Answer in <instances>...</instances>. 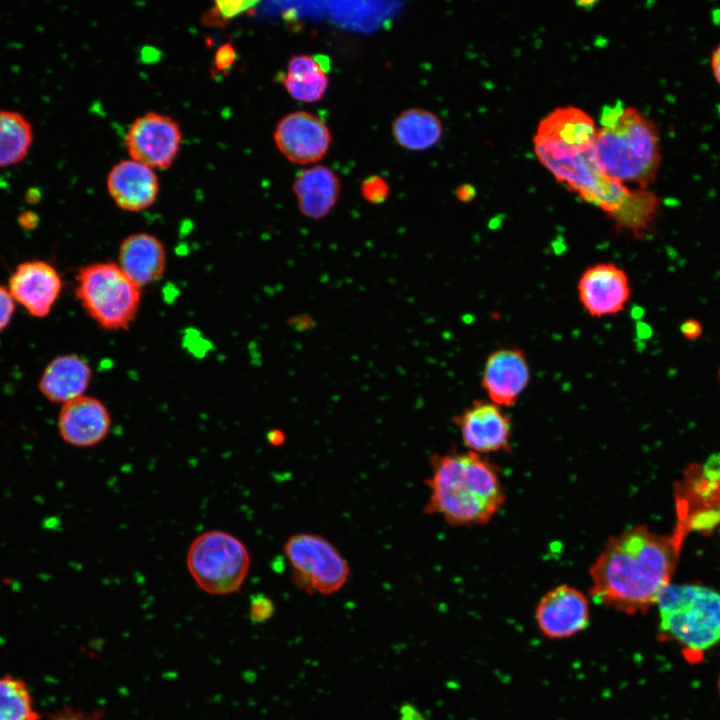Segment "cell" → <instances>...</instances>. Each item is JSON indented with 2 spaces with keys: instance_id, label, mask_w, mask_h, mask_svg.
<instances>
[{
  "instance_id": "6da1fadb",
  "label": "cell",
  "mask_w": 720,
  "mask_h": 720,
  "mask_svg": "<svg viewBox=\"0 0 720 720\" xmlns=\"http://www.w3.org/2000/svg\"><path fill=\"white\" fill-rule=\"evenodd\" d=\"M681 544L642 525L609 537L589 568L590 594L618 612L646 613L670 584Z\"/></svg>"
},
{
  "instance_id": "7a4b0ae2",
  "label": "cell",
  "mask_w": 720,
  "mask_h": 720,
  "mask_svg": "<svg viewBox=\"0 0 720 720\" xmlns=\"http://www.w3.org/2000/svg\"><path fill=\"white\" fill-rule=\"evenodd\" d=\"M424 511L454 526L489 522L505 503L500 472L488 457L472 452L433 455Z\"/></svg>"
},
{
  "instance_id": "3957f363",
  "label": "cell",
  "mask_w": 720,
  "mask_h": 720,
  "mask_svg": "<svg viewBox=\"0 0 720 720\" xmlns=\"http://www.w3.org/2000/svg\"><path fill=\"white\" fill-rule=\"evenodd\" d=\"M594 149L608 178L648 188L661 164V146L654 122L634 107L607 106L601 116Z\"/></svg>"
},
{
  "instance_id": "277c9868",
  "label": "cell",
  "mask_w": 720,
  "mask_h": 720,
  "mask_svg": "<svg viewBox=\"0 0 720 720\" xmlns=\"http://www.w3.org/2000/svg\"><path fill=\"white\" fill-rule=\"evenodd\" d=\"M661 632L687 649L720 642V592L698 584H669L657 604Z\"/></svg>"
},
{
  "instance_id": "5b68a950",
  "label": "cell",
  "mask_w": 720,
  "mask_h": 720,
  "mask_svg": "<svg viewBox=\"0 0 720 720\" xmlns=\"http://www.w3.org/2000/svg\"><path fill=\"white\" fill-rule=\"evenodd\" d=\"M75 295L81 307L101 328H130L141 305L142 288L116 262H94L76 274Z\"/></svg>"
},
{
  "instance_id": "8992f818",
  "label": "cell",
  "mask_w": 720,
  "mask_h": 720,
  "mask_svg": "<svg viewBox=\"0 0 720 720\" xmlns=\"http://www.w3.org/2000/svg\"><path fill=\"white\" fill-rule=\"evenodd\" d=\"M533 143L541 164L558 183L576 193L584 202L599 208L607 216L624 203L631 189L601 172L594 147L577 150Z\"/></svg>"
},
{
  "instance_id": "52a82bcc",
  "label": "cell",
  "mask_w": 720,
  "mask_h": 720,
  "mask_svg": "<svg viewBox=\"0 0 720 720\" xmlns=\"http://www.w3.org/2000/svg\"><path fill=\"white\" fill-rule=\"evenodd\" d=\"M251 558L246 545L233 534L209 530L196 536L186 553V566L206 593L228 595L243 585Z\"/></svg>"
},
{
  "instance_id": "ba28073f",
  "label": "cell",
  "mask_w": 720,
  "mask_h": 720,
  "mask_svg": "<svg viewBox=\"0 0 720 720\" xmlns=\"http://www.w3.org/2000/svg\"><path fill=\"white\" fill-rule=\"evenodd\" d=\"M283 552L295 585L307 592L330 595L339 591L349 579L347 560L321 535L293 534L285 541Z\"/></svg>"
},
{
  "instance_id": "9c48e42d",
  "label": "cell",
  "mask_w": 720,
  "mask_h": 720,
  "mask_svg": "<svg viewBox=\"0 0 720 720\" xmlns=\"http://www.w3.org/2000/svg\"><path fill=\"white\" fill-rule=\"evenodd\" d=\"M701 472L690 471L676 494L679 523L673 534L682 542L689 530L720 523V456L709 458Z\"/></svg>"
},
{
  "instance_id": "30bf717a",
  "label": "cell",
  "mask_w": 720,
  "mask_h": 720,
  "mask_svg": "<svg viewBox=\"0 0 720 720\" xmlns=\"http://www.w3.org/2000/svg\"><path fill=\"white\" fill-rule=\"evenodd\" d=\"M182 144V131L172 117L150 111L129 126L125 145L131 159L152 169H167L175 161Z\"/></svg>"
},
{
  "instance_id": "8fae6325",
  "label": "cell",
  "mask_w": 720,
  "mask_h": 720,
  "mask_svg": "<svg viewBox=\"0 0 720 720\" xmlns=\"http://www.w3.org/2000/svg\"><path fill=\"white\" fill-rule=\"evenodd\" d=\"M576 289L581 306L594 318L618 315L631 298L627 272L610 261L588 266L580 274Z\"/></svg>"
},
{
  "instance_id": "7c38bea8",
  "label": "cell",
  "mask_w": 720,
  "mask_h": 720,
  "mask_svg": "<svg viewBox=\"0 0 720 720\" xmlns=\"http://www.w3.org/2000/svg\"><path fill=\"white\" fill-rule=\"evenodd\" d=\"M273 139L286 159L300 165L324 158L332 143L326 123L307 111H294L283 116L275 127Z\"/></svg>"
},
{
  "instance_id": "4fadbf2b",
  "label": "cell",
  "mask_w": 720,
  "mask_h": 720,
  "mask_svg": "<svg viewBox=\"0 0 720 720\" xmlns=\"http://www.w3.org/2000/svg\"><path fill=\"white\" fill-rule=\"evenodd\" d=\"M453 420L469 451L485 455L510 450V418L490 400L475 399Z\"/></svg>"
},
{
  "instance_id": "5bb4252c",
  "label": "cell",
  "mask_w": 720,
  "mask_h": 720,
  "mask_svg": "<svg viewBox=\"0 0 720 720\" xmlns=\"http://www.w3.org/2000/svg\"><path fill=\"white\" fill-rule=\"evenodd\" d=\"M541 633L550 639H566L589 624L590 607L586 595L569 585H558L540 599L535 610Z\"/></svg>"
},
{
  "instance_id": "9a60e30c",
  "label": "cell",
  "mask_w": 720,
  "mask_h": 720,
  "mask_svg": "<svg viewBox=\"0 0 720 720\" xmlns=\"http://www.w3.org/2000/svg\"><path fill=\"white\" fill-rule=\"evenodd\" d=\"M63 283L58 270L44 260L18 264L9 277L8 290L30 315L44 318L60 297Z\"/></svg>"
},
{
  "instance_id": "2e32d148",
  "label": "cell",
  "mask_w": 720,
  "mask_h": 720,
  "mask_svg": "<svg viewBox=\"0 0 720 720\" xmlns=\"http://www.w3.org/2000/svg\"><path fill=\"white\" fill-rule=\"evenodd\" d=\"M531 370L523 350L502 347L491 352L484 364L481 386L488 400L500 407L515 405L528 387Z\"/></svg>"
},
{
  "instance_id": "e0dca14e",
  "label": "cell",
  "mask_w": 720,
  "mask_h": 720,
  "mask_svg": "<svg viewBox=\"0 0 720 720\" xmlns=\"http://www.w3.org/2000/svg\"><path fill=\"white\" fill-rule=\"evenodd\" d=\"M57 427L68 444L88 448L101 443L111 427V414L98 398L83 395L62 405Z\"/></svg>"
},
{
  "instance_id": "ac0fdd59",
  "label": "cell",
  "mask_w": 720,
  "mask_h": 720,
  "mask_svg": "<svg viewBox=\"0 0 720 720\" xmlns=\"http://www.w3.org/2000/svg\"><path fill=\"white\" fill-rule=\"evenodd\" d=\"M106 186L120 209L134 213L151 207L159 194L155 170L133 159L116 163L107 175Z\"/></svg>"
},
{
  "instance_id": "d6986e66",
  "label": "cell",
  "mask_w": 720,
  "mask_h": 720,
  "mask_svg": "<svg viewBox=\"0 0 720 720\" xmlns=\"http://www.w3.org/2000/svg\"><path fill=\"white\" fill-rule=\"evenodd\" d=\"M117 256L118 266L141 288L159 280L167 266L164 244L147 232L126 236L119 245Z\"/></svg>"
},
{
  "instance_id": "ffe728a7",
  "label": "cell",
  "mask_w": 720,
  "mask_h": 720,
  "mask_svg": "<svg viewBox=\"0 0 720 720\" xmlns=\"http://www.w3.org/2000/svg\"><path fill=\"white\" fill-rule=\"evenodd\" d=\"M597 131L594 120L582 109L574 106L559 107L541 120L533 141L558 148L582 150L594 147Z\"/></svg>"
},
{
  "instance_id": "44dd1931",
  "label": "cell",
  "mask_w": 720,
  "mask_h": 720,
  "mask_svg": "<svg viewBox=\"0 0 720 720\" xmlns=\"http://www.w3.org/2000/svg\"><path fill=\"white\" fill-rule=\"evenodd\" d=\"M92 379L89 363L77 354H61L44 368L38 387L41 394L53 403L62 405L85 395Z\"/></svg>"
},
{
  "instance_id": "7402d4cb",
  "label": "cell",
  "mask_w": 720,
  "mask_h": 720,
  "mask_svg": "<svg viewBox=\"0 0 720 720\" xmlns=\"http://www.w3.org/2000/svg\"><path fill=\"white\" fill-rule=\"evenodd\" d=\"M292 189L300 212L307 218L319 220L336 205L341 183L333 170L315 165L297 173Z\"/></svg>"
},
{
  "instance_id": "603a6c76",
  "label": "cell",
  "mask_w": 720,
  "mask_h": 720,
  "mask_svg": "<svg viewBox=\"0 0 720 720\" xmlns=\"http://www.w3.org/2000/svg\"><path fill=\"white\" fill-rule=\"evenodd\" d=\"M394 140L402 148L423 151L435 146L442 138L443 124L433 112L410 108L400 113L392 123Z\"/></svg>"
},
{
  "instance_id": "cb8c5ba5",
  "label": "cell",
  "mask_w": 720,
  "mask_h": 720,
  "mask_svg": "<svg viewBox=\"0 0 720 720\" xmlns=\"http://www.w3.org/2000/svg\"><path fill=\"white\" fill-rule=\"evenodd\" d=\"M660 200L648 188L631 189L624 203L608 218L617 232L644 238L655 224Z\"/></svg>"
},
{
  "instance_id": "d4e9b609",
  "label": "cell",
  "mask_w": 720,
  "mask_h": 720,
  "mask_svg": "<svg viewBox=\"0 0 720 720\" xmlns=\"http://www.w3.org/2000/svg\"><path fill=\"white\" fill-rule=\"evenodd\" d=\"M34 141L30 121L18 111L0 109V168L22 162Z\"/></svg>"
},
{
  "instance_id": "484cf974",
  "label": "cell",
  "mask_w": 720,
  "mask_h": 720,
  "mask_svg": "<svg viewBox=\"0 0 720 720\" xmlns=\"http://www.w3.org/2000/svg\"><path fill=\"white\" fill-rule=\"evenodd\" d=\"M26 682L16 676H0V720H41Z\"/></svg>"
},
{
  "instance_id": "4316f807",
  "label": "cell",
  "mask_w": 720,
  "mask_h": 720,
  "mask_svg": "<svg viewBox=\"0 0 720 720\" xmlns=\"http://www.w3.org/2000/svg\"><path fill=\"white\" fill-rule=\"evenodd\" d=\"M281 81L292 98L306 103L321 100L329 86L327 72L322 69L298 75L285 74Z\"/></svg>"
},
{
  "instance_id": "83f0119b",
  "label": "cell",
  "mask_w": 720,
  "mask_h": 720,
  "mask_svg": "<svg viewBox=\"0 0 720 720\" xmlns=\"http://www.w3.org/2000/svg\"><path fill=\"white\" fill-rule=\"evenodd\" d=\"M360 190L363 198L372 204L383 203L390 192V188L386 180L378 175L366 178L361 183Z\"/></svg>"
},
{
  "instance_id": "f1b7e54d",
  "label": "cell",
  "mask_w": 720,
  "mask_h": 720,
  "mask_svg": "<svg viewBox=\"0 0 720 720\" xmlns=\"http://www.w3.org/2000/svg\"><path fill=\"white\" fill-rule=\"evenodd\" d=\"M103 716L104 714L101 710L87 711L80 708L64 706L41 720H102Z\"/></svg>"
},
{
  "instance_id": "f546056e",
  "label": "cell",
  "mask_w": 720,
  "mask_h": 720,
  "mask_svg": "<svg viewBox=\"0 0 720 720\" xmlns=\"http://www.w3.org/2000/svg\"><path fill=\"white\" fill-rule=\"evenodd\" d=\"M274 612L273 602L264 595L255 596L250 604V616L255 622L268 620Z\"/></svg>"
},
{
  "instance_id": "4dcf8cb0",
  "label": "cell",
  "mask_w": 720,
  "mask_h": 720,
  "mask_svg": "<svg viewBox=\"0 0 720 720\" xmlns=\"http://www.w3.org/2000/svg\"><path fill=\"white\" fill-rule=\"evenodd\" d=\"M15 312V301L7 287L0 285V332L8 327Z\"/></svg>"
},
{
  "instance_id": "1f68e13d",
  "label": "cell",
  "mask_w": 720,
  "mask_h": 720,
  "mask_svg": "<svg viewBox=\"0 0 720 720\" xmlns=\"http://www.w3.org/2000/svg\"><path fill=\"white\" fill-rule=\"evenodd\" d=\"M681 334L688 340L699 338L703 332L702 325L695 319H687L680 326Z\"/></svg>"
},
{
  "instance_id": "d6a6232c",
  "label": "cell",
  "mask_w": 720,
  "mask_h": 720,
  "mask_svg": "<svg viewBox=\"0 0 720 720\" xmlns=\"http://www.w3.org/2000/svg\"><path fill=\"white\" fill-rule=\"evenodd\" d=\"M234 52L231 47H222L217 54V65L221 68H226L233 62Z\"/></svg>"
},
{
  "instance_id": "836d02e7",
  "label": "cell",
  "mask_w": 720,
  "mask_h": 720,
  "mask_svg": "<svg viewBox=\"0 0 720 720\" xmlns=\"http://www.w3.org/2000/svg\"><path fill=\"white\" fill-rule=\"evenodd\" d=\"M711 70L714 79L720 85V43L714 48L711 54Z\"/></svg>"
},
{
  "instance_id": "e575fe53",
  "label": "cell",
  "mask_w": 720,
  "mask_h": 720,
  "mask_svg": "<svg viewBox=\"0 0 720 720\" xmlns=\"http://www.w3.org/2000/svg\"><path fill=\"white\" fill-rule=\"evenodd\" d=\"M401 720H424V718L414 706L408 704L401 708Z\"/></svg>"
},
{
  "instance_id": "d590c367",
  "label": "cell",
  "mask_w": 720,
  "mask_h": 720,
  "mask_svg": "<svg viewBox=\"0 0 720 720\" xmlns=\"http://www.w3.org/2000/svg\"><path fill=\"white\" fill-rule=\"evenodd\" d=\"M456 196L460 201H471L475 196V189L473 186L468 184L461 185L456 191Z\"/></svg>"
},
{
  "instance_id": "8d00e7d4",
  "label": "cell",
  "mask_w": 720,
  "mask_h": 720,
  "mask_svg": "<svg viewBox=\"0 0 720 720\" xmlns=\"http://www.w3.org/2000/svg\"><path fill=\"white\" fill-rule=\"evenodd\" d=\"M38 221V217L33 212H24L19 217V223L20 225L25 229H31L33 228Z\"/></svg>"
},
{
  "instance_id": "74e56055",
  "label": "cell",
  "mask_w": 720,
  "mask_h": 720,
  "mask_svg": "<svg viewBox=\"0 0 720 720\" xmlns=\"http://www.w3.org/2000/svg\"><path fill=\"white\" fill-rule=\"evenodd\" d=\"M268 440L273 444H279L281 440H283L282 432L280 431H271Z\"/></svg>"
},
{
  "instance_id": "f35d334b",
  "label": "cell",
  "mask_w": 720,
  "mask_h": 720,
  "mask_svg": "<svg viewBox=\"0 0 720 720\" xmlns=\"http://www.w3.org/2000/svg\"><path fill=\"white\" fill-rule=\"evenodd\" d=\"M718 691H719V695H720V674H719V678H718Z\"/></svg>"
},
{
  "instance_id": "ab89813d",
  "label": "cell",
  "mask_w": 720,
  "mask_h": 720,
  "mask_svg": "<svg viewBox=\"0 0 720 720\" xmlns=\"http://www.w3.org/2000/svg\"><path fill=\"white\" fill-rule=\"evenodd\" d=\"M719 380H720V370H719Z\"/></svg>"
}]
</instances>
